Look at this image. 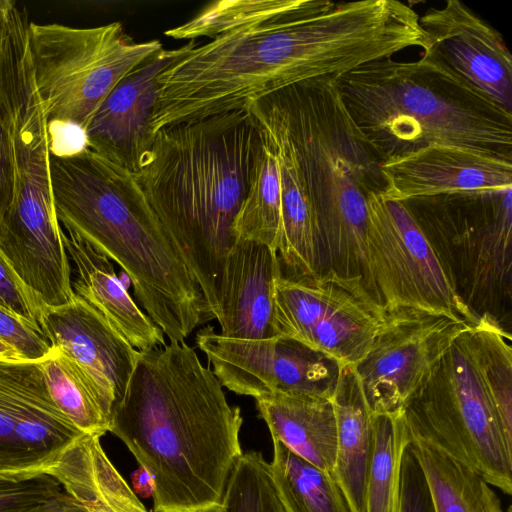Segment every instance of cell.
<instances>
[{"instance_id":"cell-1","label":"cell","mask_w":512,"mask_h":512,"mask_svg":"<svg viewBox=\"0 0 512 512\" xmlns=\"http://www.w3.org/2000/svg\"><path fill=\"white\" fill-rule=\"evenodd\" d=\"M241 410L185 341L140 351L108 432L153 478V512H216L243 454Z\"/></svg>"},{"instance_id":"cell-2","label":"cell","mask_w":512,"mask_h":512,"mask_svg":"<svg viewBox=\"0 0 512 512\" xmlns=\"http://www.w3.org/2000/svg\"><path fill=\"white\" fill-rule=\"evenodd\" d=\"M265 133L247 109L166 126L135 173L203 296L207 321L222 313L233 226L257 170Z\"/></svg>"},{"instance_id":"cell-3","label":"cell","mask_w":512,"mask_h":512,"mask_svg":"<svg viewBox=\"0 0 512 512\" xmlns=\"http://www.w3.org/2000/svg\"><path fill=\"white\" fill-rule=\"evenodd\" d=\"M57 219L116 262L146 315L170 341L207 322L200 288L149 205L136 175L88 148L50 153Z\"/></svg>"},{"instance_id":"cell-4","label":"cell","mask_w":512,"mask_h":512,"mask_svg":"<svg viewBox=\"0 0 512 512\" xmlns=\"http://www.w3.org/2000/svg\"><path fill=\"white\" fill-rule=\"evenodd\" d=\"M252 104L281 125L293 147L313 212L317 276L363 280L367 203L385 183L381 160L349 115L335 76L290 85Z\"/></svg>"},{"instance_id":"cell-5","label":"cell","mask_w":512,"mask_h":512,"mask_svg":"<svg viewBox=\"0 0 512 512\" xmlns=\"http://www.w3.org/2000/svg\"><path fill=\"white\" fill-rule=\"evenodd\" d=\"M335 82L381 162L438 145L512 162V114L429 59L385 57Z\"/></svg>"},{"instance_id":"cell-6","label":"cell","mask_w":512,"mask_h":512,"mask_svg":"<svg viewBox=\"0 0 512 512\" xmlns=\"http://www.w3.org/2000/svg\"><path fill=\"white\" fill-rule=\"evenodd\" d=\"M403 202L468 310L511 338L512 189Z\"/></svg>"},{"instance_id":"cell-7","label":"cell","mask_w":512,"mask_h":512,"mask_svg":"<svg viewBox=\"0 0 512 512\" xmlns=\"http://www.w3.org/2000/svg\"><path fill=\"white\" fill-rule=\"evenodd\" d=\"M472 327L462 332L403 409L411 438L424 441L512 493V447L478 363Z\"/></svg>"},{"instance_id":"cell-8","label":"cell","mask_w":512,"mask_h":512,"mask_svg":"<svg viewBox=\"0 0 512 512\" xmlns=\"http://www.w3.org/2000/svg\"><path fill=\"white\" fill-rule=\"evenodd\" d=\"M162 48L158 40L135 42L119 22L90 28L29 22L27 52L48 125L85 130L116 84Z\"/></svg>"},{"instance_id":"cell-9","label":"cell","mask_w":512,"mask_h":512,"mask_svg":"<svg viewBox=\"0 0 512 512\" xmlns=\"http://www.w3.org/2000/svg\"><path fill=\"white\" fill-rule=\"evenodd\" d=\"M363 283L388 312L407 308L479 322L456 294L403 201L372 195L367 203Z\"/></svg>"},{"instance_id":"cell-10","label":"cell","mask_w":512,"mask_h":512,"mask_svg":"<svg viewBox=\"0 0 512 512\" xmlns=\"http://www.w3.org/2000/svg\"><path fill=\"white\" fill-rule=\"evenodd\" d=\"M386 315L361 278L327 273L291 279L281 273L275 281L274 336L296 340L340 367H355L366 356Z\"/></svg>"},{"instance_id":"cell-11","label":"cell","mask_w":512,"mask_h":512,"mask_svg":"<svg viewBox=\"0 0 512 512\" xmlns=\"http://www.w3.org/2000/svg\"><path fill=\"white\" fill-rule=\"evenodd\" d=\"M195 340L221 386L254 399L277 392L331 399L341 368L324 354L279 335L229 338L207 325Z\"/></svg>"},{"instance_id":"cell-12","label":"cell","mask_w":512,"mask_h":512,"mask_svg":"<svg viewBox=\"0 0 512 512\" xmlns=\"http://www.w3.org/2000/svg\"><path fill=\"white\" fill-rule=\"evenodd\" d=\"M471 327L442 314L388 311L370 350L354 367L371 410L403 411L453 341Z\"/></svg>"},{"instance_id":"cell-13","label":"cell","mask_w":512,"mask_h":512,"mask_svg":"<svg viewBox=\"0 0 512 512\" xmlns=\"http://www.w3.org/2000/svg\"><path fill=\"white\" fill-rule=\"evenodd\" d=\"M83 435L52 399L39 362L0 358V476L48 474Z\"/></svg>"},{"instance_id":"cell-14","label":"cell","mask_w":512,"mask_h":512,"mask_svg":"<svg viewBox=\"0 0 512 512\" xmlns=\"http://www.w3.org/2000/svg\"><path fill=\"white\" fill-rule=\"evenodd\" d=\"M419 22L429 37L422 57L512 114V56L496 29L459 0L429 8Z\"/></svg>"},{"instance_id":"cell-15","label":"cell","mask_w":512,"mask_h":512,"mask_svg":"<svg viewBox=\"0 0 512 512\" xmlns=\"http://www.w3.org/2000/svg\"><path fill=\"white\" fill-rule=\"evenodd\" d=\"M196 44L160 49L126 74L111 90L85 129L87 148L100 157L137 173L151 151V122L158 76Z\"/></svg>"},{"instance_id":"cell-16","label":"cell","mask_w":512,"mask_h":512,"mask_svg":"<svg viewBox=\"0 0 512 512\" xmlns=\"http://www.w3.org/2000/svg\"><path fill=\"white\" fill-rule=\"evenodd\" d=\"M39 325L52 346L91 378L111 417L125 394L140 351L76 295L66 304L44 307Z\"/></svg>"},{"instance_id":"cell-17","label":"cell","mask_w":512,"mask_h":512,"mask_svg":"<svg viewBox=\"0 0 512 512\" xmlns=\"http://www.w3.org/2000/svg\"><path fill=\"white\" fill-rule=\"evenodd\" d=\"M385 198L512 189V162L453 146H428L381 162Z\"/></svg>"},{"instance_id":"cell-18","label":"cell","mask_w":512,"mask_h":512,"mask_svg":"<svg viewBox=\"0 0 512 512\" xmlns=\"http://www.w3.org/2000/svg\"><path fill=\"white\" fill-rule=\"evenodd\" d=\"M282 273L276 252L253 241L237 239L224 277L220 334L237 339L274 336L273 293Z\"/></svg>"},{"instance_id":"cell-19","label":"cell","mask_w":512,"mask_h":512,"mask_svg":"<svg viewBox=\"0 0 512 512\" xmlns=\"http://www.w3.org/2000/svg\"><path fill=\"white\" fill-rule=\"evenodd\" d=\"M63 240L73 294L100 313L138 351L164 346V333L129 295L111 260L71 231L63 229Z\"/></svg>"},{"instance_id":"cell-20","label":"cell","mask_w":512,"mask_h":512,"mask_svg":"<svg viewBox=\"0 0 512 512\" xmlns=\"http://www.w3.org/2000/svg\"><path fill=\"white\" fill-rule=\"evenodd\" d=\"M255 117L275 150L281 182V218L275 252L282 275L291 279L317 277L311 203L291 145L281 125L254 104Z\"/></svg>"},{"instance_id":"cell-21","label":"cell","mask_w":512,"mask_h":512,"mask_svg":"<svg viewBox=\"0 0 512 512\" xmlns=\"http://www.w3.org/2000/svg\"><path fill=\"white\" fill-rule=\"evenodd\" d=\"M255 401L272 438L332 474L337 454V424L331 399L277 392Z\"/></svg>"},{"instance_id":"cell-22","label":"cell","mask_w":512,"mask_h":512,"mask_svg":"<svg viewBox=\"0 0 512 512\" xmlns=\"http://www.w3.org/2000/svg\"><path fill=\"white\" fill-rule=\"evenodd\" d=\"M331 401L337 424V454L332 476L353 512H365L366 479L373 442V411L354 367L340 368Z\"/></svg>"},{"instance_id":"cell-23","label":"cell","mask_w":512,"mask_h":512,"mask_svg":"<svg viewBox=\"0 0 512 512\" xmlns=\"http://www.w3.org/2000/svg\"><path fill=\"white\" fill-rule=\"evenodd\" d=\"M100 439L97 435L81 436L48 475L87 512H149L112 464Z\"/></svg>"},{"instance_id":"cell-24","label":"cell","mask_w":512,"mask_h":512,"mask_svg":"<svg viewBox=\"0 0 512 512\" xmlns=\"http://www.w3.org/2000/svg\"><path fill=\"white\" fill-rule=\"evenodd\" d=\"M410 443L435 512H503L496 492L474 470L424 441L411 438Z\"/></svg>"},{"instance_id":"cell-25","label":"cell","mask_w":512,"mask_h":512,"mask_svg":"<svg viewBox=\"0 0 512 512\" xmlns=\"http://www.w3.org/2000/svg\"><path fill=\"white\" fill-rule=\"evenodd\" d=\"M271 479L285 512H353L345 494L328 473L272 438Z\"/></svg>"},{"instance_id":"cell-26","label":"cell","mask_w":512,"mask_h":512,"mask_svg":"<svg viewBox=\"0 0 512 512\" xmlns=\"http://www.w3.org/2000/svg\"><path fill=\"white\" fill-rule=\"evenodd\" d=\"M365 512H399L401 459L411 438L403 411L373 412Z\"/></svg>"},{"instance_id":"cell-27","label":"cell","mask_w":512,"mask_h":512,"mask_svg":"<svg viewBox=\"0 0 512 512\" xmlns=\"http://www.w3.org/2000/svg\"><path fill=\"white\" fill-rule=\"evenodd\" d=\"M39 363L52 399L68 419L83 434L105 435L110 415L85 371L57 348Z\"/></svg>"},{"instance_id":"cell-28","label":"cell","mask_w":512,"mask_h":512,"mask_svg":"<svg viewBox=\"0 0 512 512\" xmlns=\"http://www.w3.org/2000/svg\"><path fill=\"white\" fill-rule=\"evenodd\" d=\"M280 218L279 165L272 143L265 134L262 156L234 222L235 237L264 244L275 252Z\"/></svg>"},{"instance_id":"cell-29","label":"cell","mask_w":512,"mask_h":512,"mask_svg":"<svg viewBox=\"0 0 512 512\" xmlns=\"http://www.w3.org/2000/svg\"><path fill=\"white\" fill-rule=\"evenodd\" d=\"M471 331L484 381L498 413L506 442L512 447L511 338L487 321H480Z\"/></svg>"},{"instance_id":"cell-30","label":"cell","mask_w":512,"mask_h":512,"mask_svg":"<svg viewBox=\"0 0 512 512\" xmlns=\"http://www.w3.org/2000/svg\"><path fill=\"white\" fill-rule=\"evenodd\" d=\"M262 453L246 451L237 460L216 512H285Z\"/></svg>"},{"instance_id":"cell-31","label":"cell","mask_w":512,"mask_h":512,"mask_svg":"<svg viewBox=\"0 0 512 512\" xmlns=\"http://www.w3.org/2000/svg\"><path fill=\"white\" fill-rule=\"evenodd\" d=\"M282 0H223L206 6L184 24L164 34L174 39L214 38L228 30L271 13Z\"/></svg>"},{"instance_id":"cell-32","label":"cell","mask_w":512,"mask_h":512,"mask_svg":"<svg viewBox=\"0 0 512 512\" xmlns=\"http://www.w3.org/2000/svg\"><path fill=\"white\" fill-rule=\"evenodd\" d=\"M0 340L10 346L22 361L41 362L54 347L41 329L0 305Z\"/></svg>"},{"instance_id":"cell-33","label":"cell","mask_w":512,"mask_h":512,"mask_svg":"<svg viewBox=\"0 0 512 512\" xmlns=\"http://www.w3.org/2000/svg\"><path fill=\"white\" fill-rule=\"evenodd\" d=\"M61 488L48 474L21 478L0 476V512H35Z\"/></svg>"},{"instance_id":"cell-34","label":"cell","mask_w":512,"mask_h":512,"mask_svg":"<svg viewBox=\"0 0 512 512\" xmlns=\"http://www.w3.org/2000/svg\"><path fill=\"white\" fill-rule=\"evenodd\" d=\"M399 512H435L426 477L410 442L401 459Z\"/></svg>"},{"instance_id":"cell-35","label":"cell","mask_w":512,"mask_h":512,"mask_svg":"<svg viewBox=\"0 0 512 512\" xmlns=\"http://www.w3.org/2000/svg\"><path fill=\"white\" fill-rule=\"evenodd\" d=\"M0 305L39 324L44 306L20 281L0 252Z\"/></svg>"},{"instance_id":"cell-36","label":"cell","mask_w":512,"mask_h":512,"mask_svg":"<svg viewBox=\"0 0 512 512\" xmlns=\"http://www.w3.org/2000/svg\"><path fill=\"white\" fill-rule=\"evenodd\" d=\"M14 196V146L9 112L0 91V229Z\"/></svg>"},{"instance_id":"cell-37","label":"cell","mask_w":512,"mask_h":512,"mask_svg":"<svg viewBox=\"0 0 512 512\" xmlns=\"http://www.w3.org/2000/svg\"><path fill=\"white\" fill-rule=\"evenodd\" d=\"M35 512H87V510L76 498L61 489Z\"/></svg>"},{"instance_id":"cell-38","label":"cell","mask_w":512,"mask_h":512,"mask_svg":"<svg viewBox=\"0 0 512 512\" xmlns=\"http://www.w3.org/2000/svg\"><path fill=\"white\" fill-rule=\"evenodd\" d=\"M132 490L136 495L147 498L152 497L154 492V481L150 473L139 466L131 474Z\"/></svg>"},{"instance_id":"cell-39","label":"cell","mask_w":512,"mask_h":512,"mask_svg":"<svg viewBox=\"0 0 512 512\" xmlns=\"http://www.w3.org/2000/svg\"><path fill=\"white\" fill-rule=\"evenodd\" d=\"M0 358L20 360L17 353L7 344L0 340Z\"/></svg>"},{"instance_id":"cell-40","label":"cell","mask_w":512,"mask_h":512,"mask_svg":"<svg viewBox=\"0 0 512 512\" xmlns=\"http://www.w3.org/2000/svg\"><path fill=\"white\" fill-rule=\"evenodd\" d=\"M9 3H10V0H0V30L2 27Z\"/></svg>"},{"instance_id":"cell-41","label":"cell","mask_w":512,"mask_h":512,"mask_svg":"<svg viewBox=\"0 0 512 512\" xmlns=\"http://www.w3.org/2000/svg\"><path fill=\"white\" fill-rule=\"evenodd\" d=\"M508 512H511V506L508 507Z\"/></svg>"}]
</instances>
